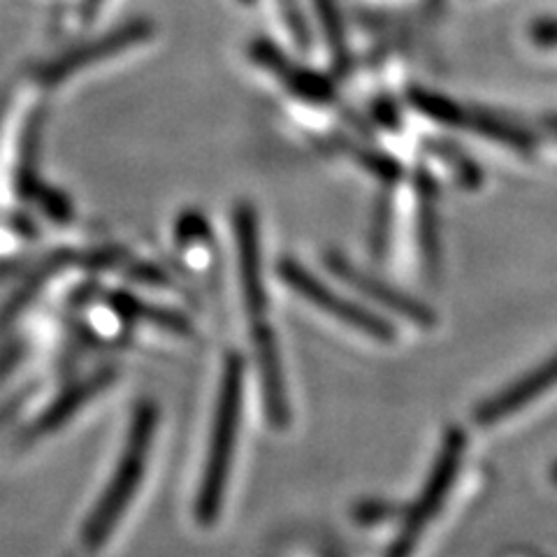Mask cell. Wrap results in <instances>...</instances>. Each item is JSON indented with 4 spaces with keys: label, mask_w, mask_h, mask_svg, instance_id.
I'll return each instance as SVG.
<instances>
[{
    "label": "cell",
    "mask_w": 557,
    "mask_h": 557,
    "mask_svg": "<svg viewBox=\"0 0 557 557\" xmlns=\"http://www.w3.org/2000/svg\"><path fill=\"white\" fill-rule=\"evenodd\" d=\"M465 126L487 139H495V143H502V145H507L522 153L532 151V147H534V135L522 126L513 124V121L507 116L491 114L483 110H467Z\"/></svg>",
    "instance_id": "30bf717a"
},
{
    "label": "cell",
    "mask_w": 557,
    "mask_h": 557,
    "mask_svg": "<svg viewBox=\"0 0 557 557\" xmlns=\"http://www.w3.org/2000/svg\"><path fill=\"white\" fill-rule=\"evenodd\" d=\"M147 40H151V28L147 24L128 26L124 30H119L116 35H112L110 40L94 42L89 47H84L82 51H77V54H70V59L49 65L45 70L42 79L49 86H57V84L61 86L73 79H79L86 73H91V70L114 63L124 54H128V51L147 45Z\"/></svg>",
    "instance_id": "52a82bcc"
},
{
    "label": "cell",
    "mask_w": 557,
    "mask_h": 557,
    "mask_svg": "<svg viewBox=\"0 0 557 557\" xmlns=\"http://www.w3.org/2000/svg\"><path fill=\"white\" fill-rule=\"evenodd\" d=\"M235 239L244 319H247L256 374L263 386L265 416L274 430H286L293 421L288 376L276 330L270 323V300L263 282V263H260L263 256H260L256 216L247 207H239L235 216Z\"/></svg>",
    "instance_id": "6da1fadb"
},
{
    "label": "cell",
    "mask_w": 557,
    "mask_h": 557,
    "mask_svg": "<svg viewBox=\"0 0 557 557\" xmlns=\"http://www.w3.org/2000/svg\"><path fill=\"white\" fill-rule=\"evenodd\" d=\"M319 8V14H321V22H323V30L327 35V40L333 47H342L344 45V38H342V20H339V12H337V5L335 0H313Z\"/></svg>",
    "instance_id": "5bb4252c"
},
{
    "label": "cell",
    "mask_w": 557,
    "mask_h": 557,
    "mask_svg": "<svg viewBox=\"0 0 557 557\" xmlns=\"http://www.w3.org/2000/svg\"><path fill=\"white\" fill-rule=\"evenodd\" d=\"M542 124H544V128H546L550 135H555V137H557V114H548V116H544V119H542Z\"/></svg>",
    "instance_id": "2e32d148"
},
{
    "label": "cell",
    "mask_w": 557,
    "mask_h": 557,
    "mask_svg": "<svg viewBox=\"0 0 557 557\" xmlns=\"http://www.w3.org/2000/svg\"><path fill=\"white\" fill-rule=\"evenodd\" d=\"M35 119L33 94L10 91L0 102V209H8L20 190L30 149Z\"/></svg>",
    "instance_id": "8992f818"
},
{
    "label": "cell",
    "mask_w": 557,
    "mask_h": 557,
    "mask_svg": "<svg viewBox=\"0 0 557 557\" xmlns=\"http://www.w3.org/2000/svg\"><path fill=\"white\" fill-rule=\"evenodd\" d=\"M399 509H395L393 504L388 502H362L356 507L354 518L358 525L362 528H372V525H381V522H386L391 518H397Z\"/></svg>",
    "instance_id": "4fadbf2b"
},
{
    "label": "cell",
    "mask_w": 557,
    "mask_h": 557,
    "mask_svg": "<svg viewBox=\"0 0 557 557\" xmlns=\"http://www.w3.org/2000/svg\"><path fill=\"white\" fill-rule=\"evenodd\" d=\"M530 38L539 47H557V20H542L532 24Z\"/></svg>",
    "instance_id": "9a60e30c"
},
{
    "label": "cell",
    "mask_w": 557,
    "mask_h": 557,
    "mask_svg": "<svg viewBox=\"0 0 557 557\" xmlns=\"http://www.w3.org/2000/svg\"><path fill=\"white\" fill-rule=\"evenodd\" d=\"M555 383H557V356L550 358L546 364H542L539 370H534L532 374H528L525 379L516 381L511 388L495 395L493 399H487L485 405L476 409V421L481 425L502 421V418H507L516 413L520 407L532 403L534 397L544 395L550 386H555Z\"/></svg>",
    "instance_id": "9c48e42d"
},
{
    "label": "cell",
    "mask_w": 557,
    "mask_h": 557,
    "mask_svg": "<svg viewBox=\"0 0 557 557\" xmlns=\"http://www.w3.org/2000/svg\"><path fill=\"white\" fill-rule=\"evenodd\" d=\"M330 268H333V272H337V276L344 278L348 286H354L358 293L368 295V298L374 300L376 305L399 313V317L416 323V325H423V327L434 325V313L425 305L416 302V300H409L407 295L397 293L395 288L379 282V278H372L370 274L360 272L351 263H346L344 258L330 256Z\"/></svg>",
    "instance_id": "ba28073f"
},
{
    "label": "cell",
    "mask_w": 557,
    "mask_h": 557,
    "mask_svg": "<svg viewBox=\"0 0 557 557\" xmlns=\"http://www.w3.org/2000/svg\"><path fill=\"white\" fill-rule=\"evenodd\" d=\"M161 425L163 413L159 405L147 399L137 407L112 474L79 530V546L86 555H98L108 548L139 504L159 453Z\"/></svg>",
    "instance_id": "7a4b0ae2"
},
{
    "label": "cell",
    "mask_w": 557,
    "mask_h": 557,
    "mask_svg": "<svg viewBox=\"0 0 557 557\" xmlns=\"http://www.w3.org/2000/svg\"><path fill=\"white\" fill-rule=\"evenodd\" d=\"M249 360L239 354H228L221 364L219 388L214 397L212 421L205 444V458L194 497V518L198 528L212 530L228 499L235 472L237 446L242 440L244 397H247Z\"/></svg>",
    "instance_id": "3957f363"
},
{
    "label": "cell",
    "mask_w": 557,
    "mask_h": 557,
    "mask_svg": "<svg viewBox=\"0 0 557 557\" xmlns=\"http://www.w3.org/2000/svg\"><path fill=\"white\" fill-rule=\"evenodd\" d=\"M411 104L421 112L423 116L437 121V124L446 126H462L465 128V119L467 110L460 108L458 102H453L440 94L432 91H413L411 94Z\"/></svg>",
    "instance_id": "7c38bea8"
},
{
    "label": "cell",
    "mask_w": 557,
    "mask_h": 557,
    "mask_svg": "<svg viewBox=\"0 0 557 557\" xmlns=\"http://www.w3.org/2000/svg\"><path fill=\"white\" fill-rule=\"evenodd\" d=\"M462 450H465V434L460 430H450L448 437L444 440V448L440 453V458L432 467L428 485L423 487L421 497L416 499L407 518L403 520V528H399L397 539L391 544L386 557H411L413 555V550L418 546V539H421L425 525H430L434 513L442 509L450 485H453V481H456Z\"/></svg>",
    "instance_id": "5b68a950"
},
{
    "label": "cell",
    "mask_w": 557,
    "mask_h": 557,
    "mask_svg": "<svg viewBox=\"0 0 557 557\" xmlns=\"http://www.w3.org/2000/svg\"><path fill=\"white\" fill-rule=\"evenodd\" d=\"M177 247L188 268L207 270L212 260V237L200 216H184L177 228Z\"/></svg>",
    "instance_id": "8fae6325"
},
{
    "label": "cell",
    "mask_w": 557,
    "mask_h": 557,
    "mask_svg": "<svg viewBox=\"0 0 557 557\" xmlns=\"http://www.w3.org/2000/svg\"><path fill=\"white\" fill-rule=\"evenodd\" d=\"M278 274H282V284L295 295V298H300L309 309L321 311L327 319L337 321L344 327L358 330V333H362L364 337H370L374 342L388 344L395 339L393 325L381 321L364 307L346 300L344 295L335 293L333 288H327L321 278L309 274L302 265L284 260V263L278 265Z\"/></svg>",
    "instance_id": "277c9868"
}]
</instances>
